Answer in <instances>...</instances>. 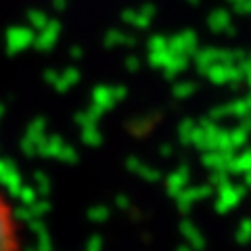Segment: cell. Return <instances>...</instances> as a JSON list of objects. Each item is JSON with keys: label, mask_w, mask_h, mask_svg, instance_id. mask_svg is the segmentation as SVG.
Returning a JSON list of instances; mask_svg holds the SVG:
<instances>
[{"label": "cell", "mask_w": 251, "mask_h": 251, "mask_svg": "<svg viewBox=\"0 0 251 251\" xmlns=\"http://www.w3.org/2000/svg\"><path fill=\"white\" fill-rule=\"evenodd\" d=\"M25 230L19 207L4 186H0V251H23Z\"/></svg>", "instance_id": "cell-1"}]
</instances>
